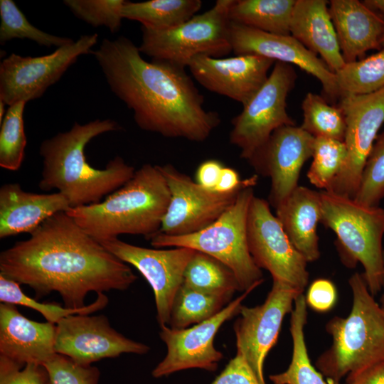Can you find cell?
<instances>
[{
	"mask_svg": "<svg viewBox=\"0 0 384 384\" xmlns=\"http://www.w3.org/2000/svg\"><path fill=\"white\" fill-rule=\"evenodd\" d=\"M234 0H218L207 11L165 31L142 27L139 50L154 60L188 67L196 56L220 58L233 51L229 11Z\"/></svg>",
	"mask_w": 384,
	"mask_h": 384,
	"instance_id": "ba28073f",
	"label": "cell"
},
{
	"mask_svg": "<svg viewBox=\"0 0 384 384\" xmlns=\"http://www.w3.org/2000/svg\"><path fill=\"white\" fill-rule=\"evenodd\" d=\"M71 208L60 192L36 193L24 191L18 183L0 188V238L31 233L48 218Z\"/></svg>",
	"mask_w": 384,
	"mask_h": 384,
	"instance_id": "7402d4cb",
	"label": "cell"
},
{
	"mask_svg": "<svg viewBox=\"0 0 384 384\" xmlns=\"http://www.w3.org/2000/svg\"><path fill=\"white\" fill-rule=\"evenodd\" d=\"M382 290H383V293L380 298V305L383 309H384V251H383V281H382Z\"/></svg>",
	"mask_w": 384,
	"mask_h": 384,
	"instance_id": "bcb514c9",
	"label": "cell"
},
{
	"mask_svg": "<svg viewBox=\"0 0 384 384\" xmlns=\"http://www.w3.org/2000/svg\"><path fill=\"white\" fill-rule=\"evenodd\" d=\"M300 294L291 286L272 280L265 302L258 306L242 305L234 324L237 353L242 355L262 384L265 359L277 341L285 316L293 310Z\"/></svg>",
	"mask_w": 384,
	"mask_h": 384,
	"instance_id": "5bb4252c",
	"label": "cell"
},
{
	"mask_svg": "<svg viewBox=\"0 0 384 384\" xmlns=\"http://www.w3.org/2000/svg\"><path fill=\"white\" fill-rule=\"evenodd\" d=\"M347 155L344 142L314 137L313 161L307 172L309 182L318 188L329 191L344 167Z\"/></svg>",
	"mask_w": 384,
	"mask_h": 384,
	"instance_id": "d6a6232c",
	"label": "cell"
},
{
	"mask_svg": "<svg viewBox=\"0 0 384 384\" xmlns=\"http://www.w3.org/2000/svg\"><path fill=\"white\" fill-rule=\"evenodd\" d=\"M201 0H149L142 2L126 1L123 18L137 21L142 27L165 31L188 21L201 9Z\"/></svg>",
	"mask_w": 384,
	"mask_h": 384,
	"instance_id": "83f0119b",
	"label": "cell"
},
{
	"mask_svg": "<svg viewBox=\"0 0 384 384\" xmlns=\"http://www.w3.org/2000/svg\"><path fill=\"white\" fill-rule=\"evenodd\" d=\"M210 384H262L245 359L236 353Z\"/></svg>",
	"mask_w": 384,
	"mask_h": 384,
	"instance_id": "b9f144b4",
	"label": "cell"
},
{
	"mask_svg": "<svg viewBox=\"0 0 384 384\" xmlns=\"http://www.w3.org/2000/svg\"><path fill=\"white\" fill-rule=\"evenodd\" d=\"M321 221L336 235V246L343 264L353 268L360 262L370 294L382 290L384 209L331 191L320 192Z\"/></svg>",
	"mask_w": 384,
	"mask_h": 384,
	"instance_id": "8992f818",
	"label": "cell"
},
{
	"mask_svg": "<svg viewBox=\"0 0 384 384\" xmlns=\"http://www.w3.org/2000/svg\"><path fill=\"white\" fill-rule=\"evenodd\" d=\"M18 283L0 274V301L1 303L18 304L40 312L52 324H58L62 319L73 314H90L102 309L108 304V298L104 293H98L92 303L82 308L62 307L55 304L41 303L26 295Z\"/></svg>",
	"mask_w": 384,
	"mask_h": 384,
	"instance_id": "836d02e7",
	"label": "cell"
},
{
	"mask_svg": "<svg viewBox=\"0 0 384 384\" xmlns=\"http://www.w3.org/2000/svg\"><path fill=\"white\" fill-rule=\"evenodd\" d=\"M96 240L144 276L154 291L157 321L160 326H168L174 299L183 284L185 270L196 250L183 247L147 248L127 243L118 238Z\"/></svg>",
	"mask_w": 384,
	"mask_h": 384,
	"instance_id": "4fadbf2b",
	"label": "cell"
},
{
	"mask_svg": "<svg viewBox=\"0 0 384 384\" xmlns=\"http://www.w3.org/2000/svg\"><path fill=\"white\" fill-rule=\"evenodd\" d=\"M274 61L257 55L213 58L194 57L189 68L194 79L206 90L245 105L267 80Z\"/></svg>",
	"mask_w": 384,
	"mask_h": 384,
	"instance_id": "ffe728a7",
	"label": "cell"
},
{
	"mask_svg": "<svg viewBox=\"0 0 384 384\" xmlns=\"http://www.w3.org/2000/svg\"><path fill=\"white\" fill-rule=\"evenodd\" d=\"M183 285L231 299L240 287L233 272L218 260L196 251L183 274Z\"/></svg>",
	"mask_w": 384,
	"mask_h": 384,
	"instance_id": "f1b7e54d",
	"label": "cell"
},
{
	"mask_svg": "<svg viewBox=\"0 0 384 384\" xmlns=\"http://www.w3.org/2000/svg\"><path fill=\"white\" fill-rule=\"evenodd\" d=\"M326 0H296L290 35L326 64L334 73L345 62Z\"/></svg>",
	"mask_w": 384,
	"mask_h": 384,
	"instance_id": "cb8c5ba5",
	"label": "cell"
},
{
	"mask_svg": "<svg viewBox=\"0 0 384 384\" xmlns=\"http://www.w3.org/2000/svg\"><path fill=\"white\" fill-rule=\"evenodd\" d=\"M297 73L293 65L275 62L265 84L232 119L230 144L248 160L278 128L294 126L287 111V98L294 88Z\"/></svg>",
	"mask_w": 384,
	"mask_h": 384,
	"instance_id": "9c48e42d",
	"label": "cell"
},
{
	"mask_svg": "<svg viewBox=\"0 0 384 384\" xmlns=\"http://www.w3.org/2000/svg\"><path fill=\"white\" fill-rule=\"evenodd\" d=\"M362 2L370 10L384 18V0H364Z\"/></svg>",
	"mask_w": 384,
	"mask_h": 384,
	"instance_id": "f6af8a7d",
	"label": "cell"
},
{
	"mask_svg": "<svg viewBox=\"0 0 384 384\" xmlns=\"http://www.w3.org/2000/svg\"><path fill=\"white\" fill-rule=\"evenodd\" d=\"M296 0H234L230 21L263 32L290 35Z\"/></svg>",
	"mask_w": 384,
	"mask_h": 384,
	"instance_id": "4316f807",
	"label": "cell"
},
{
	"mask_svg": "<svg viewBox=\"0 0 384 384\" xmlns=\"http://www.w3.org/2000/svg\"><path fill=\"white\" fill-rule=\"evenodd\" d=\"M112 92L132 110L142 130L202 142L220 123L185 68L144 60L130 39L104 38L92 53Z\"/></svg>",
	"mask_w": 384,
	"mask_h": 384,
	"instance_id": "7a4b0ae2",
	"label": "cell"
},
{
	"mask_svg": "<svg viewBox=\"0 0 384 384\" xmlns=\"http://www.w3.org/2000/svg\"><path fill=\"white\" fill-rule=\"evenodd\" d=\"M170 191L159 165L144 164L133 177L97 203L70 208L66 213L95 240L142 235L161 228Z\"/></svg>",
	"mask_w": 384,
	"mask_h": 384,
	"instance_id": "277c9868",
	"label": "cell"
},
{
	"mask_svg": "<svg viewBox=\"0 0 384 384\" xmlns=\"http://www.w3.org/2000/svg\"><path fill=\"white\" fill-rule=\"evenodd\" d=\"M26 102H18L6 112L0 130V166L9 171L21 168L27 140L23 126Z\"/></svg>",
	"mask_w": 384,
	"mask_h": 384,
	"instance_id": "d590c367",
	"label": "cell"
},
{
	"mask_svg": "<svg viewBox=\"0 0 384 384\" xmlns=\"http://www.w3.org/2000/svg\"><path fill=\"white\" fill-rule=\"evenodd\" d=\"M0 17L1 44L14 38H27L41 46L58 48L74 42L70 38L53 36L35 27L12 0L0 1Z\"/></svg>",
	"mask_w": 384,
	"mask_h": 384,
	"instance_id": "e575fe53",
	"label": "cell"
},
{
	"mask_svg": "<svg viewBox=\"0 0 384 384\" xmlns=\"http://www.w3.org/2000/svg\"><path fill=\"white\" fill-rule=\"evenodd\" d=\"M4 107H5V104L2 101H0V123L2 122L4 117L5 115Z\"/></svg>",
	"mask_w": 384,
	"mask_h": 384,
	"instance_id": "7dc6e473",
	"label": "cell"
},
{
	"mask_svg": "<svg viewBox=\"0 0 384 384\" xmlns=\"http://www.w3.org/2000/svg\"><path fill=\"white\" fill-rule=\"evenodd\" d=\"M223 167L221 162L215 159L203 161L197 168L196 182L206 189L214 191Z\"/></svg>",
	"mask_w": 384,
	"mask_h": 384,
	"instance_id": "7bdbcfd3",
	"label": "cell"
},
{
	"mask_svg": "<svg viewBox=\"0 0 384 384\" xmlns=\"http://www.w3.org/2000/svg\"><path fill=\"white\" fill-rule=\"evenodd\" d=\"M348 284L353 295L351 311L346 317L334 316L327 322L332 344L316 361L323 375L338 383L384 361V309L370 294L363 274L354 273Z\"/></svg>",
	"mask_w": 384,
	"mask_h": 384,
	"instance_id": "5b68a950",
	"label": "cell"
},
{
	"mask_svg": "<svg viewBox=\"0 0 384 384\" xmlns=\"http://www.w3.org/2000/svg\"><path fill=\"white\" fill-rule=\"evenodd\" d=\"M380 45H381V48H384V33H383V37L381 38Z\"/></svg>",
	"mask_w": 384,
	"mask_h": 384,
	"instance_id": "c3c4849f",
	"label": "cell"
},
{
	"mask_svg": "<svg viewBox=\"0 0 384 384\" xmlns=\"http://www.w3.org/2000/svg\"><path fill=\"white\" fill-rule=\"evenodd\" d=\"M342 95H368L384 87V48L367 58L345 65L335 73Z\"/></svg>",
	"mask_w": 384,
	"mask_h": 384,
	"instance_id": "4dcf8cb0",
	"label": "cell"
},
{
	"mask_svg": "<svg viewBox=\"0 0 384 384\" xmlns=\"http://www.w3.org/2000/svg\"><path fill=\"white\" fill-rule=\"evenodd\" d=\"M329 11L345 63L363 58L366 52L380 50L384 18L358 0H331Z\"/></svg>",
	"mask_w": 384,
	"mask_h": 384,
	"instance_id": "603a6c76",
	"label": "cell"
},
{
	"mask_svg": "<svg viewBox=\"0 0 384 384\" xmlns=\"http://www.w3.org/2000/svg\"><path fill=\"white\" fill-rule=\"evenodd\" d=\"M307 321V305L305 296L300 294L296 298L291 312L289 331L293 349L290 364L280 373L270 375L273 384H340L329 379L311 364L304 338V326Z\"/></svg>",
	"mask_w": 384,
	"mask_h": 384,
	"instance_id": "484cf974",
	"label": "cell"
},
{
	"mask_svg": "<svg viewBox=\"0 0 384 384\" xmlns=\"http://www.w3.org/2000/svg\"><path fill=\"white\" fill-rule=\"evenodd\" d=\"M254 196L253 186L243 188L234 203L209 226L184 235L158 232L149 238L151 245L156 248L188 247L210 255L233 272L240 292L254 290L264 281L247 240V215Z\"/></svg>",
	"mask_w": 384,
	"mask_h": 384,
	"instance_id": "52a82bcc",
	"label": "cell"
},
{
	"mask_svg": "<svg viewBox=\"0 0 384 384\" xmlns=\"http://www.w3.org/2000/svg\"><path fill=\"white\" fill-rule=\"evenodd\" d=\"M230 43L236 55H257L298 66L319 80L329 102H338L336 74L292 36L269 33L231 21Z\"/></svg>",
	"mask_w": 384,
	"mask_h": 384,
	"instance_id": "d6986e66",
	"label": "cell"
},
{
	"mask_svg": "<svg viewBox=\"0 0 384 384\" xmlns=\"http://www.w3.org/2000/svg\"><path fill=\"white\" fill-rule=\"evenodd\" d=\"M252 290L244 292L215 316L191 328L161 326L159 336L167 351L164 358L152 370V376L161 378L189 368L215 371L223 358L222 353L215 348V336L226 321L239 314L242 301Z\"/></svg>",
	"mask_w": 384,
	"mask_h": 384,
	"instance_id": "2e32d148",
	"label": "cell"
},
{
	"mask_svg": "<svg viewBox=\"0 0 384 384\" xmlns=\"http://www.w3.org/2000/svg\"><path fill=\"white\" fill-rule=\"evenodd\" d=\"M344 114L347 159L331 191L354 198L378 133L384 124V87L368 95H342L337 103Z\"/></svg>",
	"mask_w": 384,
	"mask_h": 384,
	"instance_id": "7c38bea8",
	"label": "cell"
},
{
	"mask_svg": "<svg viewBox=\"0 0 384 384\" xmlns=\"http://www.w3.org/2000/svg\"><path fill=\"white\" fill-rule=\"evenodd\" d=\"M46 377L41 366L30 363L22 366L0 356V384H44Z\"/></svg>",
	"mask_w": 384,
	"mask_h": 384,
	"instance_id": "ab89813d",
	"label": "cell"
},
{
	"mask_svg": "<svg viewBox=\"0 0 384 384\" xmlns=\"http://www.w3.org/2000/svg\"><path fill=\"white\" fill-rule=\"evenodd\" d=\"M56 325L22 315L14 304H0V356L22 366H43L55 353Z\"/></svg>",
	"mask_w": 384,
	"mask_h": 384,
	"instance_id": "44dd1931",
	"label": "cell"
},
{
	"mask_svg": "<svg viewBox=\"0 0 384 384\" xmlns=\"http://www.w3.org/2000/svg\"><path fill=\"white\" fill-rule=\"evenodd\" d=\"M354 199L369 206H378L384 199V132L378 135L368 156Z\"/></svg>",
	"mask_w": 384,
	"mask_h": 384,
	"instance_id": "8d00e7d4",
	"label": "cell"
},
{
	"mask_svg": "<svg viewBox=\"0 0 384 384\" xmlns=\"http://www.w3.org/2000/svg\"><path fill=\"white\" fill-rule=\"evenodd\" d=\"M159 167L170 191L159 232L168 235L192 234L209 226L234 203L241 190L218 193L202 187L171 164Z\"/></svg>",
	"mask_w": 384,
	"mask_h": 384,
	"instance_id": "9a60e30c",
	"label": "cell"
},
{
	"mask_svg": "<svg viewBox=\"0 0 384 384\" xmlns=\"http://www.w3.org/2000/svg\"><path fill=\"white\" fill-rule=\"evenodd\" d=\"M346 384H384V361L348 374Z\"/></svg>",
	"mask_w": 384,
	"mask_h": 384,
	"instance_id": "ee69618b",
	"label": "cell"
},
{
	"mask_svg": "<svg viewBox=\"0 0 384 384\" xmlns=\"http://www.w3.org/2000/svg\"><path fill=\"white\" fill-rule=\"evenodd\" d=\"M305 300L306 305L314 311L319 313L327 312L336 304V287L329 279H317L308 288Z\"/></svg>",
	"mask_w": 384,
	"mask_h": 384,
	"instance_id": "60d3db41",
	"label": "cell"
},
{
	"mask_svg": "<svg viewBox=\"0 0 384 384\" xmlns=\"http://www.w3.org/2000/svg\"><path fill=\"white\" fill-rule=\"evenodd\" d=\"M43 367L47 373L44 384H98L100 376L97 367L78 364L57 353Z\"/></svg>",
	"mask_w": 384,
	"mask_h": 384,
	"instance_id": "f35d334b",
	"label": "cell"
},
{
	"mask_svg": "<svg viewBox=\"0 0 384 384\" xmlns=\"http://www.w3.org/2000/svg\"><path fill=\"white\" fill-rule=\"evenodd\" d=\"M301 128L314 137H326L343 142L346 120L337 105L330 104L323 96L308 92L302 102Z\"/></svg>",
	"mask_w": 384,
	"mask_h": 384,
	"instance_id": "1f68e13d",
	"label": "cell"
},
{
	"mask_svg": "<svg viewBox=\"0 0 384 384\" xmlns=\"http://www.w3.org/2000/svg\"><path fill=\"white\" fill-rule=\"evenodd\" d=\"M230 299L182 284L174 299L168 326L181 329L200 324L218 314Z\"/></svg>",
	"mask_w": 384,
	"mask_h": 384,
	"instance_id": "f546056e",
	"label": "cell"
},
{
	"mask_svg": "<svg viewBox=\"0 0 384 384\" xmlns=\"http://www.w3.org/2000/svg\"><path fill=\"white\" fill-rule=\"evenodd\" d=\"M56 325L55 351L81 365L122 353L145 354L149 347L114 330L104 315L73 314Z\"/></svg>",
	"mask_w": 384,
	"mask_h": 384,
	"instance_id": "ac0fdd59",
	"label": "cell"
},
{
	"mask_svg": "<svg viewBox=\"0 0 384 384\" xmlns=\"http://www.w3.org/2000/svg\"><path fill=\"white\" fill-rule=\"evenodd\" d=\"M29 235L1 252L0 274L28 285L35 299L57 292L65 307L79 309L90 292L123 291L137 280L127 263L66 212L54 214Z\"/></svg>",
	"mask_w": 384,
	"mask_h": 384,
	"instance_id": "6da1fadb",
	"label": "cell"
},
{
	"mask_svg": "<svg viewBox=\"0 0 384 384\" xmlns=\"http://www.w3.org/2000/svg\"><path fill=\"white\" fill-rule=\"evenodd\" d=\"M247 240L250 253L260 269L267 270L272 280L303 293L309 277L307 261L289 240L269 202L255 196L247 215Z\"/></svg>",
	"mask_w": 384,
	"mask_h": 384,
	"instance_id": "8fae6325",
	"label": "cell"
},
{
	"mask_svg": "<svg viewBox=\"0 0 384 384\" xmlns=\"http://www.w3.org/2000/svg\"><path fill=\"white\" fill-rule=\"evenodd\" d=\"M122 129L112 119H95L45 139L40 146L43 159L38 186L44 191L57 190L68 199L71 208L102 201L134 176V167L116 156L105 168L90 166L85 154L86 145L103 133Z\"/></svg>",
	"mask_w": 384,
	"mask_h": 384,
	"instance_id": "3957f363",
	"label": "cell"
},
{
	"mask_svg": "<svg viewBox=\"0 0 384 384\" xmlns=\"http://www.w3.org/2000/svg\"><path fill=\"white\" fill-rule=\"evenodd\" d=\"M98 35H84L77 41L38 57L12 53L0 64V101L12 105L43 95L82 55L92 54Z\"/></svg>",
	"mask_w": 384,
	"mask_h": 384,
	"instance_id": "30bf717a",
	"label": "cell"
},
{
	"mask_svg": "<svg viewBox=\"0 0 384 384\" xmlns=\"http://www.w3.org/2000/svg\"><path fill=\"white\" fill-rule=\"evenodd\" d=\"M275 210L296 250L307 262L317 260L321 255L317 235L321 218L320 192L298 186Z\"/></svg>",
	"mask_w": 384,
	"mask_h": 384,
	"instance_id": "d4e9b609",
	"label": "cell"
},
{
	"mask_svg": "<svg viewBox=\"0 0 384 384\" xmlns=\"http://www.w3.org/2000/svg\"><path fill=\"white\" fill-rule=\"evenodd\" d=\"M314 141L301 127L284 126L247 160L258 174L270 178L268 202L274 208L299 186L302 166L312 156Z\"/></svg>",
	"mask_w": 384,
	"mask_h": 384,
	"instance_id": "e0dca14e",
	"label": "cell"
},
{
	"mask_svg": "<svg viewBox=\"0 0 384 384\" xmlns=\"http://www.w3.org/2000/svg\"><path fill=\"white\" fill-rule=\"evenodd\" d=\"M64 4L78 18L94 27L105 26L112 33L119 31L123 18L124 0H65Z\"/></svg>",
	"mask_w": 384,
	"mask_h": 384,
	"instance_id": "74e56055",
	"label": "cell"
}]
</instances>
